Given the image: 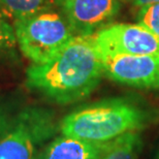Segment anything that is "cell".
I'll use <instances>...</instances> for the list:
<instances>
[{"mask_svg":"<svg viewBox=\"0 0 159 159\" xmlns=\"http://www.w3.org/2000/svg\"><path fill=\"white\" fill-rule=\"evenodd\" d=\"M98 50L129 55L159 56V37L141 24H116L93 34Z\"/></svg>","mask_w":159,"mask_h":159,"instance_id":"8992f818","label":"cell"},{"mask_svg":"<svg viewBox=\"0 0 159 159\" xmlns=\"http://www.w3.org/2000/svg\"><path fill=\"white\" fill-rule=\"evenodd\" d=\"M12 26L18 48L32 64L50 61L75 36L62 12L54 8L18 20Z\"/></svg>","mask_w":159,"mask_h":159,"instance_id":"3957f363","label":"cell"},{"mask_svg":"<svg viewBox=\"0 0 159 159\" xmlns=\"http://www.w3.org/2000/svg\"><path fill=\"white\" fill-rule=\"evenodd\" d=\"M55 6L56 0H0V12L11 25Z\"/></svg>","mask_w":159,"mask_h":159,"instance_id":"9c48e42d","label":"cell"},{"mask_svg":"<svg viewBox=\"0 0 159 159\" xmlns=\"http://www.w3.org/2000/svg\"><path fill=\"white\" fill-rule=\"evenodd\" d=\"M111 142L95 144L61 134L48 143L34 159H95L104 153Z\"/></svg>","mask_w":159,"mask_h":159,"instance_id":"ba28073f","label":"cell"},{"mask_svg":"<svg viewBox=\"0 0 159 159\" xmlns=\"http://www.w3.org/2000/svg\"><path fill=\"white\" fill-rule=\"evenodd\" d=\"M58 130L51 110L36 106L24 107L0 136V159H34Z\"/></svg>","mask_w":159,"mask_h":159,"instance_id":"277c9868","label":"cell"},{"mask_svg":"<svg viewBox=\"0 0 159 159\" xmlns=\"http://www.w3.org/2000/svg\"><path fill=\"white\" fill-rule=\"evenodd\" d=\"M152 114L133 99L116 97L75 110L59 124L62 135L89 143H107L147 126Z\"/></svg>","mask_w":159,"mask_h":159,"instance_id":"7a4b0ae2","label":"cell"},{"mask_svg":"<svg viewBox=\"0 0 159 159\" xmlns=\"http://www.w3.org/2000/svg\"><path fill=\"white\" fill-rule=\"evenodd\" d=\"M17 113L18 112H16L14 104L11 102V100L0 95V136L11 125Z\"/></svg>","mask_w":159,"mask_h":159,"instance_id":"4fadbf2b","label":"cell"},{"mask_svg":"<svg viewBox=\"0 0 159 159\" xmlns=\"http://www.w3.org/2000/svg\"><path fill=\"white\" fill-rule=\"evenodd\" d=\"M130 3H132L133 5L136 6H146V5H150V4H155V3H159V0H126Z\"/></svg>","mask_w":159,"mask_h":159,"instance_id":"5bb4252c","label":"cell"},{"mask_svg":"<svg viewBox=\"0 0 159 159\" xmlns=\"http://www.w3.org/2000/svg\"><path fill=\"white\" fill-rule=\"evenodd\" d=\"M143 141L138 131L128 132L111 142L100 159H139Z\"/></svg>","mask_w":159,"mask_h":159,"instance_id":"30bf717a","label":"cell"},{"mask_svg":"<svg viewBox=\"0 0 159 159\" xmlns=\"http://www.w3.org/2000/svg\"><path fill=\"white\" fill-rule=\"evenodd\" d=\"M98 51L104 75L109 79L134 88L159 89V56Z\"/></svg>","mask_w":159,"mask_h":159,"instance_id":"5b68a950","label":"cell"},{"mask_svg":"<svg viewBox=\"0 0 159 159\" xmlns=\"http://www.w3.org/2000/svg\"><path fill=\"white\" fill-rule=\"evenodd\" d=\"M136 20L139 24L148 28L159 37V3L141 7L136 16Z\"/></svg>","mask_w":159,"mask_h":159,"instance_id":"7c38bea8","label":"cell"},{"mask_svg":"<svg viewBox=\"0 0 159 159\" xmlns=\"http://www.w3.org/2000/svg\"><path fill=\"white\" fill-rule=\"evenodd\" d=\"M75 35H91L117 15L120 0H56Z\"/></svg>","mask_w":159,"mask_h":159,"instance_id":"52a82bcc","label":"cell"},{"mask_svg":"<svg viewBox=\"0 0 159 159\" xmlns=\"http://www.w3.org/2000/svg\"><path fill=\"white\" fill-rule=\"evenodd\" d=\"M156 159H159V153H158V155H157V158Z\"/></svg>","mask_w":159,"mask_h":159,"instance_id":"2e32d148","label":"cell"},{"mask_svg":"<svg viewBox=\"0 0 159 159\" xmlns=\"http://www.w3.org/2000/svg\"><path fill=\"white\" fill-rule=\"evenodd\" d=\"M103 75L93 34L75 35L50 61L27 69L26 86L51 102L64 106L88 97Z\"/></svg>","mask_w":159,"mask_h":159,"instance_id":"6da1fadb","label":"cell"},{"mask_svg":"<svg viewBox=\"0 0 159 159\" xmlns=\"http://www.w3.org/2000/svg\"><path fill=\"white\" fill-rule=\"evenodd\" d=\"M17 47L14 26L0 12V62L17 59Z\"/></svg>","mask_w":159,"mask_h":159,"instance_id":"8fae6325","label":"cell"},{"mask_svg":"<svg viewBox=\"0 0 159 159\" xmlns=\"http://www.w3.org/2000/svg\"><path fill=\"white\" fill-rule=\"evenodd\" d=\"M100 157H101V155H100V156H99V157H97V158H95V159H100Z\"/></svg>","mask_w":159,"mask_h":159,"instance_id":"9a60e30c","label":"cell"}]
</instances>
